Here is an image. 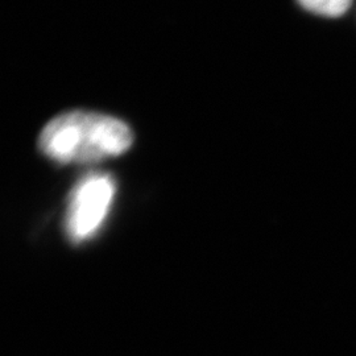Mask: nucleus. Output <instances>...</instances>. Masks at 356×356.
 Segmentation results:
<instances>
[{"instance_id":"obj_1","label":"nucleus","mask_w":356,"mask_h":356,"mask_svg":"<svg viewBox=\"0 0 356 356\" xmlns=\"http://www.w3.org/2000/svg\"><path fill=\"white\" fill-rule=\"evenodd\" d=\"M132 141L131 128L118 118L70 111L56 116L44 127L38 147L60 164L94 163L127 152Z\"/></svg>"},{"instance_id":"obj_3","label":"nucleus","mask_w":356,"mask_h":356,"mask_svg":"<svg viewBox=\"0 0 356 356\" xmlns=\"http://www.w3.org/2000/svg\"><path fill=\"white\" fill-rule=\"evenodd\" d=\"M300 6L310 13L327 16V17H338L347 13L351 7L353 0H297Z\"/></svg>"},{"instance_id":"obj_2","label":"nucleus","mask_w":356,"mask_h":356,"mask_svg":"<svg viewBox=\"0 0 356 356\" xmlns=\"http://www.w3.org/2000/svg\"><path fill=\"white\" fill-rule=\"evenodd\" d=\"M115 193L114 178L107 173H90L76 184L65 216V229L72 242H83L98 231L114 202Z\"/></svg>"}]
</instances>
